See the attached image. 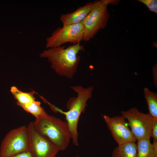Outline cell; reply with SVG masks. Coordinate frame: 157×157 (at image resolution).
<instances>
[{"instance_id": "1", "label": "cell", "mask_w": 157, "mask_h": 157, "mask_svg": "<svg viewBox=\"0 0 157 157\" xmlns=\"http://www.w3.org/2000/svg\"><path fill=\"white\" fill-rule=\"evenodd\" d=\"M81 51H84L85 49L79 43L67 48L63 46L49 48L42 52L40 57L47 58L58 74L71 78L77 72L80 58L78 54Z\"/></svg>"}, {"instance_id": "2", "label": "cell", "mask_w": 157, "mask_h": 157, "mask_svg": "<svg viewBox=\"0 0 157 157\" xmlns=\"http://www.w3.org/2000/svg\"><path fill=\"white\" fill-rule=\"evenodd\" d=\"M71 88L77 93V97L69 98L67 103V107L68 110L64 111L40 96V98L44 102L48 104L51 109L55 113L58 112L64 115L71 135L73 144L78 145V133L77 126L79 117L85 110L88 106V100L92 96L93 90L92 86L83 88L80 85L72 86Z\"/></svg>"}, {"instance_id": "3", "label": "cell", "mask_w": 157, "mask_h": 157, "mask_svg": "<svg viewBox=\"0 0 157 157\" xmlns=\"http://www.w3.org/2000/svg\"><path fill=\"white\" fill-rule=\"evenodd\" d=\"M36 131L57 147L60 151L68 147L71 135L66 122L47 113L33 122Z\"/></svg>"}, {"instance_id": "4", "label": "cell", "mask_w": 157, "mask_h": 157, "mask_svg": "<svg viewBox=\"0 0 157 157\" xmlns=\"http://www.w3.org/2000/svg\"><path fill=\"white\" fill-rule=\"evenodd\" d=\"M118 1L101 0L94 1V5L91 11L81 22L84 30L83 40L89 41L101 29L105 28L110 17L107 6L115 4Z\"/></svg>"}, {"instance_id": "5", "label": "cell", "mask_w": 157, "mask_h": 157, "mask_svg": "<svg viewBox=\"0 0 157 157\" xmlns=\"http://www.w3.org/2000/svg\"><path fill=\"white\" fill-rule=\"evenodd\" d=\"M121 113V116L128 120V124L136 140H150L154 119L149 113L141 112L135 108Z\"/></svg>"}, {"instance_id": "6", "label": "cell", "mask_w": 157, "mask_h": 157, "mask_svg": "<svg viewBox=\"0 0 157 157\" xmlns=\"http://www.w3.org/2000/svg\"><path fill=\"white\" fill-rule=\"evenodd\" d=\"M28 151L27 126L23 125L11 130L6 135L1 144L0 157H12Z\"/></svg>"}, {"instance_id": "7", "label": "cell", "mask_w": 157, "mask_h": 157, "mask_svg": "<svg viewBox=\"0 0 157 157\" xmlns=\"http://www.w3.org/2000/svg\"><path fill=\"white\" fill-rule=\"evenodd\" d=\"M84 30L82 23L63 25L55 30L46 40L47 48L60 47L67 42L74 44L83 40Z\"/></svg>"}, {"instance_id": "8", "label": "cell", "mask_w": 157, "mask_h": 157, "mask_svg": "<svg viewBox=\"0 0 157 157\" xmlns=\"http://www.w3.org/2000/svg\"><path fill=\"white\" fill-rule=\"evenodd\" d=\"M29 151L32 157H56L60 151L48 139L37 132L33 122L27 126Z\"/></svg>"}, {"instance_id": "9", "label": "cell", "mask_w": 157, "mask_h": 157, "mask_svg": "<svg viewBox=\"0 0 157 157\" xmlns=\"http://www.w3.org/2000/svg\"><path fill=\"white\" fill-rule=\"evenodd\" d=\"M103 118L112 135L118 145L136 141L125 119L122 116L110 117L104 115Z\"/></svg>"}, {"instance_id": "10", "label": "cell", "mask_w": 157, "mask_h": 157, "mask_svg": "<svg viewBox=\"0 0 157 157\" xmlns=\"http://www.w3.org/2000/svg\"><path fill=\"white\" fill-rule=\"evenodd\" d=\"M94 2H88L71 13L63 14L60 17L63 25L74 24L81 22L91 10Z\"/></svg>"}, {"instance_id": "11", "label": "cell", "mask_w": 157, "mask_h": 157, "mask_svg": "<svg viewBox=\"0 0 157 157\" xmlns=\"http://www.w3.org/2000/svg\"><path fill=\"white\" fill-rule=\"evenodd\" d=\"M112 157H137V148L135 142H129L118 145L113 150Z\"/></svg>"}, {"instance_id": "12", "label": "cell", "mask_w": 157, "mask_h": 157, "mask_svg": "<svg viewBox=\"0 0 157 157\" xmlns=\"http://www.w3.org/2000/svg\"><path fill=\"white\" fill-rule=\"evenodd\" d=\"M10 91L17 101V104L22 108L35 100L34 97L35 92L34 91L24 92L16 87L13 86L11 88Z\"/></svg>"}, {"instance_id": "13", "label": "cell", "mask_w": 157, "mask_h": 157, "mask_svg": "<svg viewBox=\"0 0 157 157\" xmlns=\"http://www.w3.org/2000/svg\"><path fill=\"white\" fill-rule=\"evenodd\" d=\"M137 141V157H157L149 140L144 139Z\"/></svg>"}, {"instance_id": "14", "label": "cell", "mask_w": 157, "mask_h": 157, "mask_svg": "<svg viewBox=\"0 0 157 157\" xmlns=\"http://www.w3.org/2000/svg\"><path fill=\"white\" fill-rule=\"evenodd\" d=\"M144 97L147 103L149 113L154 119L157 120V94L148 88L144 90Z\"/></svg>"}, {"instance_id": "15", "label": "cell", "mask_w": 157, "mask_h": 157, "mask_svg": "<svg viewBox=\"0 0 157 157\" xmlns=\"http://www.w3.org/2000/svg\"><path fill=\"white\" fill-rule=\"evenodd\" d=\"M22 108L26 112L33 115L35 118L47 113L44 108L41 106L40 102L36 100L24 106Z\"/></svg>"}, {"instance_id": "16", "label": "cell", "mask_w": 157, "mask_h": 157, "mask_svg": "<svg viewBox=\"0 0 157 157\" xmlns=\"http://www.w3.org/2000/svg\"><path fill=\"white\" fill-rule=\"evenodd\" d=\"M144 4L151 11L157 13V1L156 0H139Z\"/></svg>"}, {"instance_id": "17", "label": "cell", "mask_w": 157, "mask_h": 157, "mask_svg": "<svg viewBox=\"0 0 157 157\" xmlns=\"http://www.w3.org/2000/svg\"><path fill=\"white\" fill-rule=\"evenodd\" d=\"M151 137L153 140L157 141V120L154 119L153 124Z\"/></svg>"}, {"instance_id": "18", "label": "cell", "mask_w": 157, "mask_h": 157, "mask_svg": "<svg viewBox=\"0 0 157 157\" xmlns=\"http://www.w3.org/2000/svg\"><path fill=\"white\" fill-rule=\"evenodd\" d=\"M12 157H32L30 152L28 151L24 152L17 154Z\"/></svg>"}, {"instance_id": "19", "label": "cell", "mask_w": 157, "mask_h": 157, "mask_svg": "<svg viewBox=\"0 0 157 157\" xmlns=\"http://www.w3.org/2000/svg\"><path fill=\"white\" fill-rule=\"evenodd\" d=\"M152 145L154 152L155 155L157 156V141L153 140Z\"/></svg>"}]
</instances>
